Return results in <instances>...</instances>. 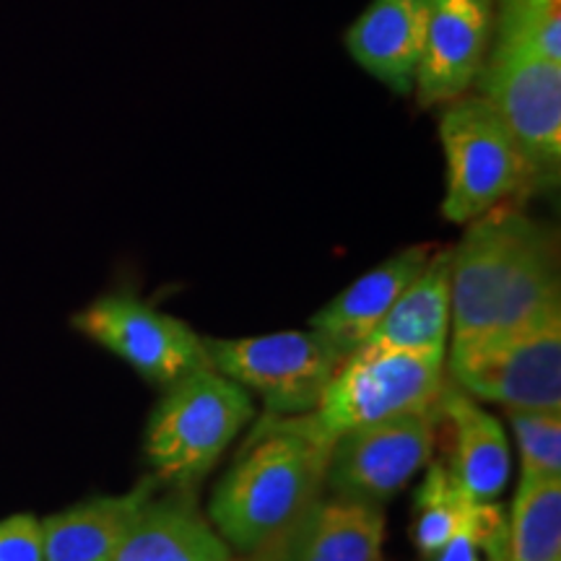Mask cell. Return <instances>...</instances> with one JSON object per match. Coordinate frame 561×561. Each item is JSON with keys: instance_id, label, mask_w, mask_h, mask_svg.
<instances>
[{"instance_id": "5b68a950", "label": "cell", "mask_w": 561, "mask_h": 561, "mask_svg": "<svg viewBox=\"0 0 561 561\" xmlns=\"http://www.w3.org/2000/svg\"><path fill=\"white\" fill-rule=\"evenodd\" d=\"M476 87L515 136L528 161L530 182L557 185L561 170V60L538 53L528 42L491 34Z\"/></svg>"}, {"instance_id": "8fae6325", "label": "cell", "mask_w": 561, "mask_h": 561, "mask_svg": "<svg viewBox=\"0 0 561 561\" xmlns=\"http://www.w3.org/2000/svg\"><path fill=\"white\" fill-rule=\"evenodd\" d=\"M494 34V0H430L416 73L421 107L447 104L476 87Z\"/></svg>"}, {"instance_id": "cb8c5ba5", "label": "cell", "mask_w": 561, "mask_h": 561, "mask_svg": "<svg viewBox=\"0 0 561 561\" xmlns=\"http://www.w3.org/2000/svg\"><path fill=\"white\" fill-rule=\"evenodd\" d=\"M0 561H45L37 515L19 512L0 520Z\"/></svg>"}, {"instance_id": "e0dca14e", "label": "cell", "mask_w": 561, "mask_h": 561, "mask_svg": "<svg viewBox=\"0 0 561 561\" xmlns=\"http://www.w3.org/2000/svg\"><path fill=\"white\" fill-rule=\"evenodd\" d=\"M450 320V248H447L432 252L424 268L409 280L401 297L392 301L390 312L367 343L421 356H445Z\"/></svg>"}, {"instance_id": "277c9868", "label": "cell", "mask_w": 561, "mask_h": 561, "mask_svg": "<svg viewBox=\"0 0 561 561\" xmlns=\"http://www.w3.org/2000/svg\"><path fill=\"white\" fill-rule=\"evenodd\" d=\"M439 140L447 161L442 216L471 224L528 187L530 170L507 125L481 94L447 102L439 115Z\"/></svg>"}, {"instance_id": "ba28073f", "label": "cell", "mask_w": 561, "mask_h": 561, "mask_svg": "<svg viewBox=\"0 0 561 561\" xmlns=\"http://www.w3.org/2000/svg\"><path fill=\"white\" fill-rule=\"evenodd\" d=\"M210 367L257 392L276 416L318 409L322 392L346 356L320 333L284 331L250 339H203Z\"/></svg>"}, {"instance_id": "3957f363", "label": "cell", "mask_w": 561, "mask_h": 561, "mask_svg": "<svg viewBox=\"0 0 561 561\" xmlns=\"http://www.w3.org/2000/svg\"><path fill=\"white\" fill-rule=\"evenodd\" d=\"M252 416L250 392L214 367L170 385L146 430V455L157 479L182 489L201 481Z\"/></svg>"}, {"instance_id": "9c48e42d", "label": "cell", "mask_w": 561, "mask_h": 561, "mask_svg": "<svg viewBox=\"0 0 561 561\" xmlns=\"http://www.w3.org/2000/svg\"><path fill=\"white\" fill-rule=\"evenodd\" d=\"M70 325L107 348L157 388L210 367L203 339L191 325L130 294H107L73 314Z\"/></svg>"}, {"instance_id": "ac0fdd59", "label": "cell", "mask_w": 561, "mask_h": 561, "mask_svg": "<svg viewBox=\"0 0 561 561\" xmlns=\"http://www.w3.org/2000/svg\"><path fill=\"white\" fill-rule=\"evenodd\" d=\"M289 561H382L385 515L380 504L335 496L301 515Z\"/></svg>"}, {"instance_id": "8992f818", "label": "cell", "mask_w": 561, "mask_h": 561, "mask_svg": "<svg viewBox=\"0 0 561 561\" xmlns=\"http://www.w3.org/2000/svg\"><path fill=\"white\" fill-rule=\"evenodd\" d=\"M445 356L362 346L341 362L318 409L310 411L333 442L362 426L430 409L445 388Z\"/></svg>"}, {"instance_id": "d6986e66", "label": "cell", "mask_w": 561, "mask_h": 561, "mask_svg": "<svg viewBox=\"0 0 561 561\" xmlns=\"http://www.w3.org/2000/svg\"><path fill=\"white\" fill-rule=\"evenodd\" d=\"M507 561H561V476H520L507 517Z\"/></svg>"}, {"instance_id": "30bf717a", "label": "cell", "mask_w": 561, "mask_h": 561, "mask_svg": "<svg viewBox=\"0 0 561 561\" xmlns=\"http://www.w3.org/2000/svg\"><path fill=\"white\" fill-rule=\"evenodd\" d=\"M439 401L405 416L362 426L335 439L325 481L335 496L382 504L432 462Z\"/></svg>"}, {"instance_id": "7a4b0ae2", "label": "cell", "mask_w": 561, "mask_h": 561, "mask_svg": "<svg viewBox=\"0 0 561 561\" xmlns=\"http://www.w3.org/2000/svg\"><path fill=\"white\" fill-rule=\"evenodd\" d=\"M333 445L312 413H268L210 496V525L231 549L261 551L312 507Z\"/></svg>"}, {"instance_id": "7c38bea8", "label": "cell", "mask_w": 561, "mask_h": 561, "mask_svg": "<svg viewBox=\"0 0 561 561\" xmlns=\"http://www.w3.org/2000/svg\"><path fill=\"white\" fill-rule=\"evenodd\" d=\"M430 0H371L369 9L346 32V50L396 94H413L424 53Z\"/></svg>"}, {"instance_id": "ffe728a7", "label": "cell", "mask_w": 561, "mask_h": 561, "mask_svg": "<svg viewBox=\"0 0 561 561\" xmlns=\"http://www.w3.org/2000/svg\"><path fill=\"white\" fill-rule=\"evenodd\" d=\"M473 500H468L453 479L450 468L430 462L426 479L416 491L413 504V543L424 557H434L460 528Z\"/></svg>"}, {"instance_id": "9a60e30c", "label": "cell", "mask_w": 561, "mask_h": 561, "mask_svg": "<svg viewBox=\"0 0 561 561\" xmlns=\"http://www.w3.org/2000/svg\"><path fill=\"white\" fill-rule=\"evenodd\" d=\"M439 411L453 424L455 447L447 466L453 479L468 500L494 502L510 479V445L502 424L453 380H445L439 392Z\"/></svg>"}, {"instance_id": "2e32d148", "label": "cell", "mask_w": 561, "mask_h": 561, "mask_svg": "<svg viewBox=\"0 0 561 561\" xmlns=\"http://www.w3.org/2000/svg\"><path fill=\"white\" fill-rule=\"evenodd\" d=\"M110 561H234V549L195 507L191 494L153 500L140 510Z\"/></svg>"}, {"instance_id": "44dd1931", "label": "cell", "mask_w": 561, "mask_h": 561, "mask_svg": "<svg viewBox=\"0 0 561 561\" xmlns=\"http://www.w3.org/2000/svg\"><path fill=\"white\" fill-rule=\"evenodd\" d=\"M434 561H507V517L500 504L471 502L455 536Z\"/></svg>"}, {"instance_id": "4fadbf2b", "label": "cell", "mask_w": 561, "mask_h": 561, "mask_svg": "<svg viewBox=\"0 0 561 561\" xmlns=\"http://www.w3.org/2000/svg\"><path fill=\"white\" fill-rule=\"evenodd\" d=\"M159 479H144L125 494L87 502L42 517L45 561H110L128 536L140 510L157 496Z\"/></svg>"}, {"instance_id": "7402d4cb", "label": "cell", "mask_w": 561, "mask_h": 561, "mask_svg": "<svg viewBox=\"0 0 561 561\" xmlns=\"http://www.w3.org/2000/svg\"><path fill=\"white\" fill-rule=\"evenodd\" d=\"M494 34L561 60V0H494Z\"/></svg>"}, {"instance_id": "603a6c76", "label": "cell", "mask_w": 561, "mask_h": 561, "mask_svg": "<svg viewBox=\"0 0 561 561\" xmlns=\"http://www.w3.org/2000/svg\"><path fill=\"white\" fill-rule=\"evenodd\" d=\"M520 476H561V409H507Z\"/></svg>"}, {"instance_id": "5bb4252c", "label": "cell", "mask_w": 561, "mask_h": 561, "mask_svg": "<svg viewBox=\"0 0 561 561\" xmlns=\"http://www.w3.org/2000/svg\"><path fill=\"white\" fill-rule=\"evenodd\" d=\"M432 252V244H416L388 257L314 312L310 328L333 343L343 356L354 354L371 339L385 314L390 312L392 301L401 297L409 280L424 268Z\"/></svg>"}, {"instance_id": "52a82bcc", "label": "cell", "mask_w": 561, "mask_h": 561, "mask_svg": "<svg viewBox=\"0 0 561 561\" xmlns=\"http://www.w3.org/2000/svg\"><path fill=\"white\" fill-rule=\"evenodd\" d=\"M445 371L476 401L504 409H561V312L520 331L450 346Z\"/></svg>"}, {"instance_id": "6da1fadb", "label": "cell", "mask_w": 561, "mask_h": 561, "mask_svg": "<svg viewBox=\"0 0 561 561\" xmlns=\"http://www.w3.org/2000/svg\"><path fill=\"white\" fill-rule=\"evenodd\" d=\"M466 227L450 248V346L520 331L561 312L551 227L504 203Z\"/></svg>"}]
</instances>
